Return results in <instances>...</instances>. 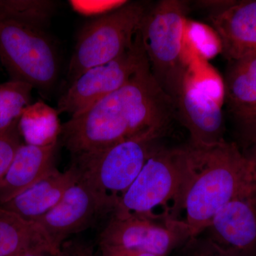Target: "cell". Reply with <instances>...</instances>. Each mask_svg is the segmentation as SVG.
<instances>
[{
  "label": "cell",
  "instance_id": "6da1fadb",
  "mask_svg": "<svg viewBox=\"0 0 256 256\" xmlns=\"http://www.w3.org/2000/svg\"><path fill=\"white\" fill-rule=\"evenodd\" d=\"M174 117V104L148 60L124 86L62 124L60 138L72 156H80L150 131L166 132Z\"/></svg>",
  "mask_w": 256,
  "mask_h": 256
},
{
  "label": "cell",
  "instance_id": "7a4b0ae2",
  "mask_svg": "<svg viewBox=\"0 0 256 256\" xmlns=\"http://www.w3.org/2000/svg\"><path fill=\"white\" fill-rule=\"evenodd\" d=\"M186 150L182 210L192 238L203 233L214 216L256 181V171L236 143L226 140Z\"/></svg>",
  "mask_w": 256,
  "mask_h": 256
},
{
  "label": "cell",
  "instance_id": "3957f363",
  "mask_svg": "<svg viewBox=\"0 0 256 256\" xmlns=\"http://www.w3.org/2000/svg\"><path fill=\"white\" fill-rule=\"evenodd\" d=\"M188 9L185 1L158 2L148 8L140 28L152 74L173 104L192 64L185 54Z\"/></svg>",
  "mask_w": 256,
  "mask_h": 256
},
{
  "label": "cell",
  "instance_id": "277c9868",
  "mask_svg": "<svg viewBox=\"0 0 256 256\" xmlns=\"http://www.w3.org/2000/svg\"><path fill=\"white\" fill-rule=\"evenodd\" d=\"M186 174V146H158L112 214L180 220Z\"/></svg>",
  "mask_w": 256,
  "mask_h": 256
},
{
  "label": "cell",
  "instance_id": "5b68a950",
  "mask_svg": "<svg viewBox=\"0 0 256 256\" xmlns=\"http://www.w3.org/2000/svg\"><path fill=\"white\" fill-rule=\"evenodd\" d=\"M148 6L127 1L80 30L68 70L70 84L89 69L118 58L132 46Z\"/></svg>",
  "mask_w": 256,
  "mask_h": 256
},
{
  "label": "cell",
  "instance_id": "8992f818",
  "mask_svg": "<svg viewBox=\"0 0 256 256\" xmlns=\"http://www.w3.org/2000/svg\"><path fill=\"white\" fill-rule=\"evenodd\" d=\"M0 60L12 80L30 84L44 96L58 80V54L44 30L0 18Z\"/></svg>",
  "mask_w": 256,
  "mask_h": 256
},
{
  "label": "cell",
  "instance_id": "52a82bcc",
  "mask_svg": "<svg viewBox=\"0 0 256 256\" xmlns=\"http://www.w3.org/2000/svg\"><path fill=\"white\" fill-rule=\"evenodd\" d=\"M164 132L150 131L96 152L72 156L78 178L120 198L158 148Z\"/></svg>",
  "mask_w": 256,
  "mask_h": 256
},
{
  "label": "cell",
  "instance_id": "ba28073f",
  "mask_svg": "<svg viewBox=\"0 0 256 256\" xmlns=\"http://www.w3.org/2000/svg\"><path fill=\"white\" fill-rule=\"evenodd\" d=\"M224 101L223 80L210 72H198L192 63L174 101L175 117L190 133V144L210 146L226 140Z\"/></svg>",
  "mask_w": 256,
  "mask_h": 256
},
{
  "label": "cell",
  "instance_id": "9c48e42d",
  "mask_svg": "<svg viewBox=\"0 0 256 256\" xmlns=\"http://www.w3.org/2000/svg\"><path fill=\"white\" fill-rule=\"evenodd\" d=\"M118 202V197L78 178L60 203L35 222L60 252L62 245L72 236L90 228L106 216L112 215Z\"/></svg>",
  "mask_w": 256,
  "mask_h": 256
},
{
  "label": "cell",
  "instance_id": "30bf717a",
  "mask_svg": "<svg viewBox=\"0 0 256 256\" xmlns=\"http://www.w3.org/2000/svg\"><path fill=\"white\" fill-rule=\"evenodd\" d=\"M140 30L130 48L109 63L86 70L60 98L58 114L72 116L80 114L90 106L124 86L148 62Z\"/></svg>",
  "mask_w": 256,
  "mask_h": 256
},
{
  "label": "cell",
  "instance_id": "8fae6325",
  "mask_svg": "<svg viewBox=\"0 0 256 256\" xmlns=\"http://www.w3.org/2000/svg\"><path fill=\"white\" fill-rule=\"evenodd\" d=\"M192 238L182 220L112 214L99 236V244L137 249L166 256Z\"/></svg>",
  "mask_w": 256,
  "mask_h": 256
},
{
  "label": "cell",
  "instance_id": "7c38bea8",
  "mask_svg": "<svg viewBox=\"0 0 256 256\" xmlns=\"http://www.w3.org/2000/svg\"><path fill=\"white\" fill-rule=\"evenodd\" d=\"M203 233L230 256H256V181L222 207Z\"/></svg>",
  "mask_w": 256,
  "mask_h": 256
},
{
  "label": "cell",
  "instance_id": "4fadbf2b",
  "mask_svg": "<svg viewBox=\"0 0 256 256\" xmlns=\"http://www.w3.org/2000/svg\"><path fill=\"white\" fill-rule=\"evenodd\" d=\"M210 21L229 62L256 54V0L226 1Z\"/></svg>",
  "mask_w": 256,
  "mask_h": 256
},
{
  "label": "cell",
  "instance_id": "5bb4252c",
  "mask_svg": "<svg viewBox=\"0 0 256 256\" xmlns=\"http://www.w3.org/2000/svg\"><path fill=\"white\" fill-rule=\"evenodd\" d=\"M224 100L236 120L244 148L256 132V54L229 62Z\"/></svg>",
  "mask_w": 256,
  "mask_h": 256
},
{
  "label": "cell",
  "instance_id": "9a60e30c",
  "mask_svg": "<svg viewBox=\"0 0 256 256\" xmlns=\"http://www.w3.org/2000/svg\"><path fill=\"white\" fill-rule=\"evenodd\" d=\"M58 140L46 146L24 142L16 151L6 176L0 184V205L26 191L55 168Z\"/></svg>",
  "mask_w": 256,
  "mask_h": 256
},
{
  "label": "cell",
  "instance_id": "2e32d148",
  "mask_svg": "<svg viewBox=\"0 0 256 256\" xmlns=\"http://www.w3.org/2000/svg\"><path fill=\"white\" fill-rule=\"evenodd\" d=\"M78 178V172L72 165L64 172L54 168L38 182L1 206L25 220L35 222L60 203Z\"/></svg>",
  "mask_w": 256,
  "mask_h": 256
},
{
  "label": "cell",
  "instance_id": "e0dca14e",
  "mask_svg": "<svg viewBox=\"0 0 256 256\" xmlns=\"http://www.w3.org/2000/svg\"><path fill=\"white\" fill-rule=\"evenodd\" d=\"M31 252H48L60 256L46 234L34 222L0 205V256H16Z\"/></svg>",
  "mask_w": 256,
  "mask_h": 256
},
{
  "label": "cell",
  "instance_id": "ac0fdd59",
  "mask_svg": "<svg viewBox=\"0 0 256 256\" xmlns=\"http://www.w3.org/2000/svg\"><path fill=\"white\" fill-rule=\"evenodd\" d=\"M56 109L37 101L24 111L18 122V128L26 144L46 146L60 138V126Z\"/></svg>",
  "mask_w": 256,
  "mask_h": 256
},
{
  "label": "cell",
  "instance_id": "d6986e66",
  "mask_svg": "<svg viewBox=\"0 0 256 256\" xmlns=\"http://www.w3.org/2000/svg\"><path fill=\"white\" fill-rule=\"evenodd\" d=\"M56 8L50 0H0V18L44 31Z\"/></svg>",
  "mask_w": 256,
  "mask_h": 256
},
{
  "label": "cell",
  "instance_id": "ffe728a7",
  "mask_svg": "<svg viewBox=\"0 0 256 256\" xmlns=\"http://www.w3.org/2000/svg\"><path fill=\"white\" fill-rule=\"evenodd\" d=\"M33 89L30 84L20 80L0 84V130L20 118L31 105Z\"/></svg>",
  "mask_w": 256,
  "mask_h": 256
},
{
  "label": "cell",
  "instance_id": "44dd1931",
  "mask_svg": "<svg viewBox=\"0 0 256 256\" xmlns=\"http://www.w3.org/2000/svg\"><path fill=\"white\" fill-rule=\"evenodd\" d=\"M186 36L191 40L192 45L204 58H212L222 53L220 38L213 28H208L206 25L188 20Z\"/></svg>",
  "mask_w": 256,
  "mask_h": 256
},
{
  "label": "cell",
  "instance_id": "7402d4cb",
  "mask_svg": "<svg viewBox=\"0 0 256 256\" xmlns=\"http://www.w3.org/2000/svg\"><path fill=\"white\" fill-rule=\"evenodd\" d=\"M20 118L0 130V184L8 173L16 151L24 143L18 128Z\"/></svg>",
  "mask_w": 256,
  "mask_h": 256
},
{
  "label": "cell",
  "instance_id": "603a6c76",
  "mask_svg": "<svg viewBox=\"0 0 256 256\" xmlns=\"http://www.w3.org/2000/svg\"><path fill=\"white\" fill-rule=\"evenodd\" d=\"M127 1L124 0H70L69 4L72 9L84 16H102L117 9Z\"/></svg>",
  "mask_w": 256,
  "mask_h": 256
},
{
  "label": "cell",
  "instance_id": "cb8c5ba5",
  "mask_svg": "<svg viewBox=\"0 0 256 256\" xmlns=\"http://www.w3.org/2000/svg\"><path fill=\"white\" fill-rule=\"evenodd\" d=\"M181 256H230L205 237L190 238L184 245Z\"/></svg>",
  "mask_w": 256,
  "mask_h": 256
},
{
  "label": "cell",
  "instance_id": "d4e9b609",
  "mask_svg": "<svg viewBox=\"0 0 256 256\" xmlns=\"http://www.w3.org/2000/svg\"><path fill=\"white\" fill-rule=\"evenodd\" d=\"M100 255L98 256H158L150 252L120 246L99 244Z\"/></svg>",
  "mask_w": 256,
  "mask_h": 256
},
{
  "label": "cell",
  "instance_id": "484cf974",
  "mask_svg": "<svg viewBox=\"0 0 256 256\" xmlns=\"http://www.w3.org/2000/svg\"><path fill=\"white\" fill-rule=\"evenodd\" d=\"M60 256H98L92 248L77 240H66L60 248Z\"/></svg>",
  "mask_w": 256,
  "mask_h": 256
},
{
  "label": "cell",
  "instance_id": "4316f807",
  "mask_svg": "<svg viewBox=\"0 0 256 256\" xmlns=\"http://www.w3.org/2000/svg\"><path fill=\"white\" fill-rule=\"evenodd\" d=\"M248 160L252 163L256 171V141L242 150Z\"/></svg>",
  "mask_w": 256,
  "mask_h": 256
},
{
  "label": "cell",
  "instance_id": "83f0119b",
  "mask_svg": "<svg viewBox=\"0 0 256 256\" xmlns=\"http://www.w3.org/2000/svg\"><path fill=\"white\" fill-rule=\"evenodd\" d=\"M16 256H55L52 252H31L20 254Z\"/></svg>",
  "mask_w": 256,
  "mask_h": 256
},
{
  "label": "cell",
  "instance_id": "f1b7e54d",
  "mask_svg": "<svg viewBox=\"0 0 256 256\" xmlns=\"http://www.w3.org/2000/svg\"><path fill=\"white\" fill-rule=\"evenodd\" d=\"M256 141V132L255 133V134H254V137H252V140H250V142L248 143V144L246 146L245 148H248L249 146H250V144H252V143L255 142ZM245 148H244V150H245Z\"/></svg>",
  "mask_w": 256,
  "mask_h": 256
}]
</instances>
